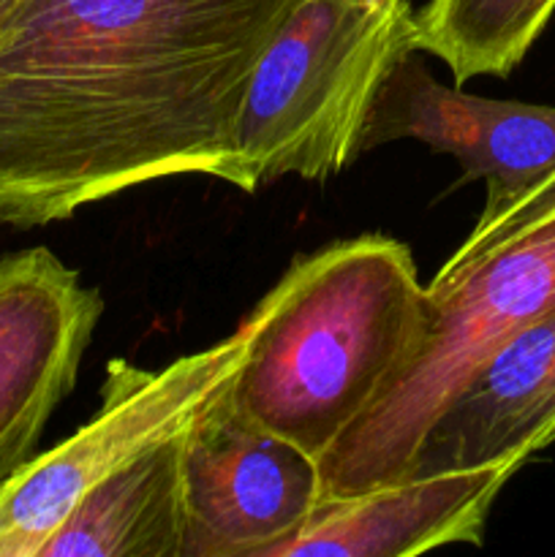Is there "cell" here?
Returning <instances> with one entry per match:
<instances>
[{
    "label": "cell",
    "mask_w": 555,
    "mask_h": 557,
    "mask_svg": "<svg viewBox=\"0 0 555 557\" xmlns=\"http://www.w3.org/2000/svg\"><path fill=\"white\" fill-rule=\"evenodd\" d=\"M299 0H20L0 27V223L163 177L250 194L239 114Z\"/></svg>",
    "instance_id": "6da1fadb"
},
{
    "label": "cell",
    "mask_w": 555,
    "mask_h": 557,
    "mask_svg": "<svg viewBox=\"0 0 555 557\" xmlns=\"http://www.w3.org/2000/svg\"><path fill=\"white\" fill-rule=\"evenodd\" d=\"M243 324L234 411L321 460L422 351L430 297L400 239L362 234L294 261Z\"/></svg>",
    "instance_id": "7a4b0ae2"
},
{
    "label": "cell",
    "mask_w": 555,
    "mask_h": 557,
    "mask_svg": "<svg viewBox=\"0 0 555 557\" xmlns=\"http://www.w3.org/2000/svg\"><path fill=\"white\" fill-rule=\"evenodd\" d=\"M408 0H299L250 76L239 158L250 194L321 183L362 156L365 123L397 60L417 49Z\"/></svg>",
    "instance_id": "3957f363"
},
{
    "label": "cell",
    "mask_w": 555,
    "mask_h": 557,
    "mask_svg": "<svg viewBox=\"0 0 555 557\" xmlns=\"http://www.w3.org/2000/svg\"><path fill=\"white\" fill-rule=\"evenodd\" d=\"M428 297L422 351L319 460L324 498L406 476L428 430L471 375L517 332L555 308V215L488 253L444 264L430 281Z\"/></svg>",
    "instance_id": "277c9868"
},
{
    "label": "cell",
    "mask_w": 555,
    "mask_h": 557,
    "mask_svg": "<svg viewBox=\"0 0 555 557\" xmlns=\"http://www.w3.org/2000/svg\"><path fill=\"white\" fill-rule=\"evenodd\" d=\"M248 330L161 370L112 359L101 408L54 449L33 455L0 482V557H38L82 495L150 446L183 433L237 379Z\"/></svg>",
    "instance_id": "5b68a950"
},
{
    "label": "cell",
    "mask_w": 555,
    "mask_h": 557,
    "mask_svg": "<svg viewBox=\"0 0 555 557\" xmlns=\"http://www.w3.org/2000/svg\"><path fill=\"white\" fill-rule=\"evenodd\" d=\"M321 498L319 460L239 417L229 386L185 433L180 557H272Z\"/></svg>",
    "instance_id": "8992f818"
},
{
    "label": "cell",
    "mask_w": 555,
    "mask_h": 557,
    "mask_svg": "<svg viewBox=\"0 0 555 557\" xmlns=\"http://www.w3.org/2000/svg\"><path fill=\"white\" fill-rule=\"evenodd\" d=\"M101 313L96 288L49 248L0 259V482L36 455Z\"/></svg>",
    "instance_id": "52a82bcc"
},
{
    "label": "cell",
    "mask_w": 555,
    "mask_h": 557,
    "mask_svg": "<svg viewBox=\"0 0 555 557\" xmlns=\"http://www.w3.org/2000/svg\"><path fill=\"white\" fill-rule=\"evenodd\" d=\"M419 54L397 60L381 85L365 123L362 152L400 139L422 141L455 158L466 180H484V207L555 172V107L441 85Z\"/></svg>",
    "instance_id": "ba28073f"
},
{
    "label": "cell",
    "mask_w": 555,
    "mask_h": 557,
    "mask_svg": "<svg viewBox=\"0 0 555 557\" xmlns=\"http://www.w3.org/2000/svg\"><path fill=\"white\" fill-rule=\"evenodd\" d=\"M520 468L408 473L365 493L324 498L272 557H406L482 544L490 509Z\"/></svg>",
    "instance_id": "9c48e42d"
},
{
    "label": "cell",
    "mask_w": 555,
    "mask_h": 557,
    "mask_svg": "<svg viewBox=\"0 0 555 557\" xmlns=\"http://www.w3.org/2000/svg\"><path fill=\"white\" fill-rule=\"evenodd\" d=\"M553 441L555 308H550L504 343L457 392L428 430L408 473L522 468Z\"/></svg>",
    "instance_id": "30bf717a"
},
{
    "label": "cell",
    "mask_w": 555,
    "mask_h": 557,
    "mask_svg": "<svg viewBox=\"0 0 555 557\" xmlns=\"http://www.w3.org/2000/svg\"><path fill=\"white\" fill-rule=\"evenodd\" d=\"M185 433L150 446L82 495L38 557H180Z\"/></svg>",
    "instance_id": "8fae6325"
},
{
    "label": "cell",
    "mask_w": 555,
    "mask_h": 557,
    "mask_svg": "<svg viewBox=\"0 0 555 557\" xmlns=\"http://www.w3.org/2000/svg\"><path fill=\"white\" fill-rule=\"evenodd\" d=\"M555 14V0H428L417 9V49L449 69L457 87L473 76H509Z\"/></svg>",
    "instance_id": "7c38bea8"
},
{
    "label": "cell",
    "mask_w": 555,
    "mask_h": 557,
    "mask_svg": "<svg viewBox=\"0 0 555 557\" xmlns=\"http://www.w3.org/2000/svg\"><path fill=\"white\" fill-rule=\"evenodd\" d=\"M555 215V172L547 177L536 180L533 185L522 188L511 199L501 201L495 207H482V215L473 223L471 234L462 239L460 248L444 261V264H460V261L473 259L479 253H488L495 245L506 243L522 228Z\"/></svg>",
    "instance_id": "4fadbf2b"
},
{
    "label": "cell",
    "mask_w": 555,
    "mask_h": 557,
    "mask_svg": "<svg viewBox=\"0 0 555 557\" xmlns=\"http://www.w3.org/2000/svg\"><path fill=\"white\" fill-rule=\"evenodd\" d=\"M16 3H20V0H0V27L5 25V20H9L11 11L16 9Z\"/></svg>",
    "instance_id": "5bb4252c"
}]
</instances>
